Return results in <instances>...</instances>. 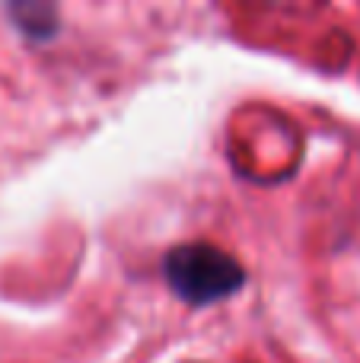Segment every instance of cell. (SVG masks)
<instances>
[{
  "label": "cell",
  "mask_w": 360,
  "mask_h": 363,
  "mask_svg": "<svg viewBox=\"0 0 360 363\" xmlns=\"http://www.w3.org/2000/svg\"><path fill=\"white\" fill-rule=\"evenodd\" d=\"M163 277L185 306H214L246 287V268L214 242H179L166 252Z\"/></svg>",
  "instance_id": "1"
},
{
  "label": "cell",
  "mask_w": 360,
  "mask_h": 363,
  "mask_svg": "<svg viewBox=\"0 0 360 363\" xmlns=\"http://www.w3.org/2000/svg\"><path fill=\"white\" fill-rule=\"evenodd\" d=\"M6 16H10L13 29L23 38L35 45H45L57 35L61 29V13L55 4H42V0H16V4H6Z\"/></svg>",
  "instance_id": "2"
}]
</instances>
